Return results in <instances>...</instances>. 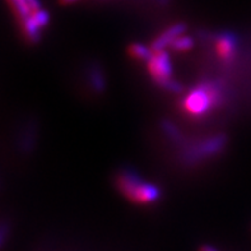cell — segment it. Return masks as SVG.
<instances>
[{
  "label": "cell",
  "mask_w": 251,
  "mask_h": 251,
  "mask_svg": "<svg viewBox=\"0 0 251 251\" xmlns=\"http://www.w3.org/2000/svg\"><path fill=\"white\" fill-rule=\"evenodd\" d=\"M227 96V87L221 79H201L185 95L181 108L193 119L205 118L226 105Z\"/></svg>",
  "instance_id": "cell-1"
},
{
  "label": "cell",
  "mask_w": 251,
  "mask_h": 251,
  "mask_svg": "<svg viewBox=\"0 0 251 251\" xmlns=\"http://www.w3.org/2000/svg\"><path fill=\"white\" fill-rule=\"evenodd\" d=\"M226 133H217L203 138L190 139L178 147V161L186 167H194L220 157L228 146Z\"/></svg>",
  "instance_id": "cell-2"
},
{
  "label": "cell",
  "mask_w": 251,
  "mask_h": 251,
  "mask_svg": "<svg viewBox=\"0 0 251 251\" xmlns=\"http://www.w3.org/2000/svg\"><path fill=\"white\" fill-rule=\"evenodd\" d=\"M115 185L119 193L127 201L139 205H150L159 201L162 198V190L158 185L146 181L131 167H123L115 177Z\"/></svg>",
  "instance_id": "cell-3"
},
{
  "label": "cell",
  "mask_w": 251,
  "mask_h": 251,
  "mask_svg": "<svg viewBox=\"0 0 251 251\" xmlns=\"http://www.w3.org/2000/svg\"><path fill=\"white\" fill-rule=\"evenodd\" d=\"M146 64L151 78L157 86L171 93L184 92V86L172 78L171 57L167 51H153V55Z\"/></svg>",
  "instance_id": "cell-4"
},
{
  "label": "cell",
  "mask_w": 251,
  "mask_h": 251,
  "mask_svg": "<svg viewBox=\"0 0 251 251\" xmlns=\"http://www.w3.org/2000/svg\"><path fill=\"white\" fill-rule=\"evenodd\" d=\"M213 42L217 56L220 57L221 63L229 67L239 54L240 37L235 32L221 31L213 35Z\"/></svg>",
  "instance_id": "cell-5"
},
{
  "label": "cell",
  "mask_w": 251,
  "mask_h": 251,
  "mask_svg": "<svg viewBox=\"0 0 251 251\" xmlns=\"http://www.w3.org/2000/svg\"><path fill=\"white\" fill-rule=\"evenodd\" d=\"M86 78L89 89L95 95H103L107 91V76L101 64L91 61L86 67Z\"/></svg>",
  "instance_id": "cell-6"
},
{
  "label": "cell",
  "mask_w": 251,
  "mask_h": 251,
  "mask_svg": "<svg viewBox=\"0 0 251 251\" xmlns=\"http://www.w3.org/2000/svg\"><path fill=\"white\" fill-rule=\"evenodd\" d=\"M186 29H188V25L185 22H177L175 25H170L169 28H166L158 37L153 40L152 44H151V49L153 51L166 50L171 46L172 42L175 41L178 36L184 35Z\"/></svg>",
  "instance_id": "cell-7"
},
{
  "label": "cell",
  "mask_w": 251,
  "mask_h": 251,
  "mask_svg": "<svg viewBox=\"0 0 251 251\" xmlns=\"http://www.w3.org/2000/svg\"><path fill=\"white\" fill-rule=\"evenodd\" d=\"M159 127L162 133L165 134V137L171 142L172 144H175L177 147H181L182 144L188 140V137L181 131V129L174 123V121L169 120V119H163L159 123Z\"/></svg>",
  "instance_id": "cell-8"
},
{
  "label": "cell",
  "mask_w": 251,
  "mask_h": 251,
  "mask_svg": "<svg viewBox=\"0 0 251 251\" xmlns=\"http://www.w3.org/2000/svg\"><path fill=\"white\" fill-rule=\"evenodd\" d=\"M127 52H129V55L133 57L134 60L143 61V63H147L153 55V50L151 49V46L148 48V46L139 44V42H134V44L129 45Z\"/></svg>",
  "instance_id": "cell-9"
},
{
  "label": "cell",
  "mask_w": 251,
  "mask_h": 251,
  "mask_svg": "<svg viewBox=\"0 0 251 251\" xmlns=\"http://www.w3.org/2000/svg\"><path fill=\"white\" fill-rule=\"evenodd\" d=\"M195 41L194 38L190 37V36H185L181 35L176 38L175 41L172 42L170 49L175 52H188L191 49L194 48Z\"/></svg>",
  "instance_id": "cell-10"
},
{
  "label": "cell",
  "mask_w": 251,
  "mask_h": 251,
  "mask_svg": "<svg viewBox=\"0 0 251 251\" xmlns=\"http://www.w3.org/2000/svg\"><path fill=\"white\" fill-rule=\"evenodd\" d=\"M80 0H59V3L61 5H72V4H75V3H79Z\"/></svg>",
  "instance_id": "cell-11"
},
{
  "label": "cell",
  "mask_w": 251,
  "mask_h": 251,
  "mask_svg": "<svg viewBox=\"0 0 251 251\" xmlns=\"http://www.w3.org/2000/svg\"><path fill=\"white\" fill-rule=\"evenodd\" d=\"M28 1L33 9H38V8H41V5H40V1H38V0H28Z\"/></svg>",
  "instance_id": "cell-12"
},
{
  "label": "cell",
  "mask_w": 251,
  "mask_h": 251,
  "mask_svg": "<svg viewBox=\"0 0 251 251\" xmlns=\"http://www.w3.org/2000/svg\"><path fill=\"white\" fill-rule=\"evenodd\" d=\"M199 251H218L217 249H214L213 246H209V245H204L199 249Z\"/></svg>",
  "instance_id": "cell-13"
}]
</instances>
